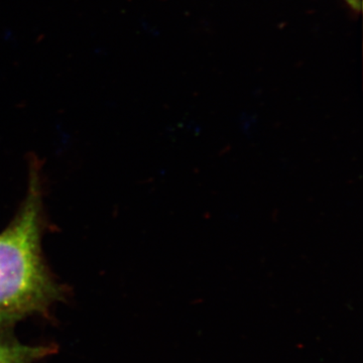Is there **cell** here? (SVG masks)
I'll use <instances>...</instances> for the list:
<instances>
[{
	"instance_id": "cell-1",
	"label": "cell",
	"mask_w": 363,
	"mask_h": 363,
	"mask_svg": "<svg viewBox=\"0 0 363 363\" xmlns=\"http://www.w3.org/2000/svg\"><path fill=\"white\" fill-rule=\"evenodd\" d=\"M59 293L40 252V192L33 171L23 207L0 233V312L20 317L43 311Z\"/></svg>"
},
{
	"instance_id": "cell-3",
	"label": "cell",
	"mask_w": 363,
	"mask_h": 363,
	"mask_svg": "<svg viewBox=\"0 0 363 363\" xmlns=\"http://www.w3.org/2000/svg\"><path fill=\"white\" fill-rule=\"evenodd\" d=\"M18 317L13 316V315L6 314V313L0 312V327L4 326L11 323V322L16 321Z\"/></svg>"
},
{
	"instance_id": "cell-2",
	"label": "cell",
	"mask_w": 363,
	"mask_h": 363,
	"mask_svg": "<svg viewBox=\"0 0 363 363\" xmlns=\"http://www.w3.org/2000/svg\"><path fill=\"white\" fill-rule=\"evenodd\" d=\"M51 346L0 342V363H33L54 353Z\"/></svg>"
}]
</instances>
